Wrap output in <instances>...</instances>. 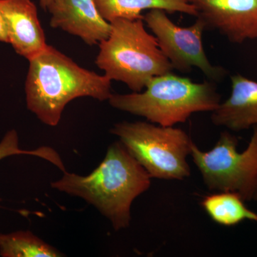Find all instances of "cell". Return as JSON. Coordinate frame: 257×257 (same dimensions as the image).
I'll return each mask as SVG.
<instances>
[{"label": "cell", "instance_id": "1", "mask_svg": "<svg viewBox=\"0 0 257 257\" xmlns=\"http://www.w3.org/2000/svg\"><path fill=\"white\" fill-rule=\"evenodd\" d=\"M63 173L51 187L92 204L116 231L130 226L134 200L151 186L148 172L119 141L108 147L104 160L89 175Z\"/></svg>", "mask_w": 257, "mask_h": 257}, {"label": "cell", "instance_id": "2", "mask_svg": "<svg viewBox=\"0 0 257 257\" xmlns=\"http://www.w3.org/2000/svg\"><path fill=\"white\" fill-rule=\"evenodd\" d=\"M28 61L27 106L44 124L57 126L65 106L77 98L102 101L112 95L110 79L83 68L50 45Z\"/></svg>", "mask_w": 257, "mask_h": 257}, {"label": "cell", "instance_id": "3", "mask_svg": "<svg viewBox=\"0 0 257 257\" xmlns=\"http://www.w3.org/2000/svg\"><path fill=\"white\" fill-rule=\"evenodd\" d=\"M145 89L131 94H112L108 101L115 109L164 126L186 122L194 113L212 112L221 102L214 82H194L173 72L154 77Z\"/></svg>", "mask_w": 257, "mask_h": 257}, {"label": "cell", "instance_id": "4", "mask_svg": "<svg viewBox=\"0 0 257 257\" xmlns=\"http://www.w3.org/2000/svg\"><path fill=\"white\" fill-rule=\"evenodd\" d=\"M109 37L101 42L95 63L111 81L124 83L134 92L145 89L152 78L174 70L156 37L143 20L116 19Z\"/></svg>", "mask_w": 257, "mask_h": 257}, {"label": "cell", "instance_id": "5", "mask_svg": "<svg viewBox=\"0 0 257 257\" xmlns=\"http://www.w3.org/2000/svg\"><path fill=\"white\" fill-rule=\"evenodd\" d=\"M111 133L151 178L184 180L190 176L187 159L194 142L182 128L150 121H122L115 124Z\"/></svg>", "mask_w": 257, "mask_h": 257}, {"label": "cell", "instance_id": "6", "mask_svg": "<svg viewBox=\"0 0 257 257\" xmlns=\"http://www.w3.org/2000/svg\"><path fill=\"white\" fill-rule=\"evenodd\" d=\"M238 145V138L224 131L209 151L193 143L190 155L208 189L235 192L247 202L257 189V125L246 150L239 152Z\"/></svg>", "mask_w": 257, "mask_h": 257}, {"label": "cell", "instance_id": "7", "mask_svg": "<svg viewBox=\"0 0 257 257\" xmlns=\"http://www.w3.org/2000/svg\"><path fill=\"white\" fill-rule=\"evenodd\" d=\"M143 21L174 69L189 72L195 67L211 82L224 78L226 70L211 63L204 50L203 32L207 28L202 19L197 18L191 26L183 28L173 23L165 11L152 10L144 15Z\"/></svg>", "mask_w": 257, "mask_h": 257}, {"label": "cell", "instance_id": "8", "mask_svg": "<svg viewBox=\"0 0 257 257\" xmlns=\"http://www.w3.org/2000/svg\"><path fill=\"white\" fill-rule=\"evenodd\" d=\"M207 28L229 42L242 44L257 39V0H187Z\"/></svg>", "mask_w": 257, "mask_h": 257}, {"label": "cell", "instance_id": "9", "mask_svg": "<svg viewBox=\"0 0 257 257\" xmlns=\"http://www.w3.org/2000/svg\"><path fill=\"white\" fill-rule=\"evenodd\" d=\"M50 26L82 39L88 45L109 37L111 25L99 13L95 0H54L47 9Z\"/></svg>", "mask_w": 257, "mask_h": 257}, {"label": "cell", "instance_id": "10", "mask_svg": "<svg viewBox=\"0 0 257 257\" xmlns=\"http://www.w3.org/2000/svg\"><path fill=\"white\" fill-rule=\"evenodd\" d=\"M9 43L29 60L45 50L46 37L31 0H0Z\"/></svg>", "mask_w": 257, "mask_h": 257}, {"label": "cell", "instance_id": "11", "mask_svg": "<svg viewBox=\"0 0 257 257\" xmlns=\"http://www.w3.org/2000/svg\"><path fill=\"white\" fill-rule=\"evenodd\" d=\"M231 94L211 112L213 124L240 132L257 125V82L241 74L231 77Z\"/></svg>", "mask_w": 257, "mask_h": 257}, {"label": "cell", "instance_id": "12", "mask_svg": "<svg viewBox=\"0 0 257 257\" xmlns=\"http://www.w3.org/2000/svg\"><path fill=\"white\" fill-rule=\"evenodd\" d=\"M96 8L106 21L116 19L143 20L144 11L160 10L196 17L197 10L187 0H95Z\"/></svg>", "mask_w": 257, "mask_h": 257}, {"label": "cell", "instance_id": "13", "mask_svg": "<svg viewBox=\"0 0 257 257\" xmlns=\"http://www.w3.org/2000/svg\"><path fill=\"white\" fill-rule=\"evenodd\" d=\"M244 202L236 193L218 192L204 197L201 205L211 220L221 226H234L246 220L257 222V213Z\"/></svg>", "mask_w": 257, "mask_h": 257}, {"label": "cell", "instance_id": "14", "mask_svg": "<svg viewBox=\"0 0 257 257\" xmlns=\"http://www.w3.org/2000/svg\"><path fill=\"white\" fill-rule=\"evenodd\" d=\"M0 256L3 257L64 256L57 248L30 231L0 233Z\"/></svg>", "mask_w": 257, "mask_h": 257}, {"label": "cell", "instance_id": "15", "mask_svg": "<svg viewBox=\"0 0 257 257\" xmlns=\"http://www.w3.org/2000/svg\"><path fill=\"white\" fill-rule=\"evenodd\" d=\"M20 155L40 157L53 164L62 172L66 171L60 155L54 149L49 147H41L33 150H22L19 147L18 133L15 130H10L0 142V160L13 155Z\"/></svg>", "mask_w": 257, "mask_h": 257}, {"label": "cell", "instance_id": "16", "mask_svg": "<svg viewBox=\"0 0 257 257\" xmlns=\"http://www.w3.org/2000/svg\"><path fill=\"white\" fill-rule=\"evenodd\" d=\"M0 42L9 43L6 24H5L4 17L2 13L1 8H0Z\"/></svg>", "mask_w": 257, "mask_h": 257}, {"label": "cell", "instance_id": "17", "mask_svg": "<svg viewBox=\"0 0 257 257\" xmlns=\"http://www.w3.org/2000/svg\"><path fill=\"white\" fill-rule=\"evenodd\" d=\"M54 0H40V6L44 10H47Z\"/></svg>", "mask_w": 257, "mask_h": 257}, {"label": "cell", "instance_id": "18", "mask_svg": "<svg viewBox=\"0 0 257 257\" xmlns=\"http://www.w3.org/2000/svg\"><path fill=\"white\" fill-rule=\"evenodd\" d=\"M253 200L257 202V189L256 192H255L254 196H253Z\"/></svg>", "mask_w": 257, "mask_h": 257}]
</instances>
